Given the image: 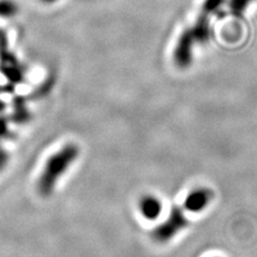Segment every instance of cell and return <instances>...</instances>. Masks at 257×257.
<instances>
[{
	"instance_id": "6da1fadb",
	"label": "cell",
	"mask_w": 257,
	"mask_h": 257,
	"mask_svg": "<svg viewBox=\"0 0 257 257\" xmlns=\"http://www.w3.org/2000/svg\"><path fill=\"white\" fill-rule=\"evenodd\" d=\"M224 0H205L195 23L180 35L175 46L174 61L181 69L188 68L193 60L196 44H205L211 36V15L218 11Z\"/></svg>"
},
{
	"instance_id": "7a4b0ae2",
	"label": "cell",
	"mask_w": 257,
	"mask_h": 257,
	"mask_svg": "<svg viewBox=\"0 0 257 257\" xmlns=\"http://www.w3.org/2000/svg\"><path fill=\"white\" fill-rule=\"evenodd\" d=\"M78 155L79 149L76 145L67 144L46 161L38 182L39 192L42 195L46 196L51 194L60 177H62L68 168L73 164Z\"/></svg>"
},
{
	"instance_id": "3957f363",
	"label": "cell",
	"mask_w": 257,
	"mask_h": 257,
	"mask_svg": "<svg viewBox=\"0 0 257 257\" xmlns=\"http://www.w3.org/2000/svg\"><path fill=\"white\" fill-rule=\"evenodd\" d=\"M188 220L183 211L178 207H174L168 218L152 231V237L158 242L164 243L174 238L178 232L188 226Z\"/></svg>"
},
{
	"instance_id": "277c9868",
	"label": "cell",
	"mask_w": 257,
	"mask_h": 257,
	"mask_svg": "<svg viewBox=\"0 0 257 257\" xmlns=\"http://www.w3.org/2000/svg\"><path fill=\"white\" fill-rule=\"evenodd\" d=\"M212 199V193L210 190L205 188H199L190 192L184 199V209L186 210L196 213L203 211Z\"/></svg>"
},
{
	"instance_id": "5b68a950",
	"label": "cell",
	"mask_w": 257,
	"mask_h": 257,
	"mask_svg": "<svg viewBox=\"0 0 257 257\" xmlns=\"http://www.w3.org/2000/svg\"><path fill=\"white\" fill-rule=\"evenodd\" d=\"M140 211L145 219L154 221L157 220L162 212V204L156 196L146 195L141 199Z\"/></svg>"
},
{
	"instance_id": "8992f818",
	"label": "cell",
	"mask_w": 257,
	"mask_h": 257,
	"mask_svg": "<svg viewBox=\"0 0 257 257\" xmlns=\"http://www.w3.org/2000/svg\"><path fill=\"white\" fill-rule=\"evenodd\" d=\"M254 0H229L230 13L237 19H240L245 12L246 8L250 6Z\"/></svg>"
},
{
	"instance_id": "52a82bcc",
	"label": "cell",
	"mask_w": 257,
	"mask_h": 257,
	"mask_svg": "<svg viewBox=\"0 0 257 257\" xmlns=\"http://www.w3.org/2000/svg\"><path fill=\"white\" fill-rule=\"evenodd\" d=\"M19 11V6L13 0H0V16L12 18Z\"/></svg>"
},
{
	"instance_id": "ba28073f",
	"label": "cell",
	"mask_w": 257,
	"mask_h": 257,
	"mask_svg": "<svg viewBox=\"0 0 257 257\" xmlns=\"http://www.w3.org/2000/svg\"><path fill=\"white\" fill-rule=\"evenodd\" d=\"M8 132V128H7V122L5 121L4 119H0V136H4L6 135Z\"/></svg>"
},
{
	"instance_id": "9c48e42d",
	"label": "cell",
	"mask_w": 257,
	"mask_h": 257,
	"mask_svg": "<svg viewBox=\"0 0 257 257\" xmlns=\"http://www.w3.org/2000/svg\"><path fill=\"white\" fill-rule=\"evenodd\" d=\"M42 2L45 4H54L56 2H58V0H42Z\"/></svg>"
}]
</instances>
